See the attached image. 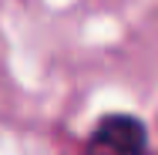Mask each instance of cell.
Returning <instances> with one entry per match:
<instances>
[{"label": "cell", "mask_w": 158, "mask_h": 155, "mask_svg": "<svg viewBox=\"0 0 158 155\" xmlns=\"http://www.w3.org/2000/svg\"><path fill=\"white\" fill-rule=\"evenodd\" d=\"M84 155H152L148 131L131 115H108L84 142Z\"/></svg>", "instance_id": "1"}]
</instances>
